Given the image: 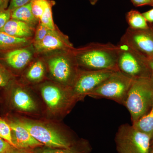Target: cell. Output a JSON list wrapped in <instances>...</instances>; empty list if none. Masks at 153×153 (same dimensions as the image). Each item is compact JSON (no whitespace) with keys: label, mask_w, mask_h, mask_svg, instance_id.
I'll list each match as a JSON object with an SVG mask.
<instances>
[{"label":"cell","mask_w":153,"mask_h":153,"mask_svg":"<svg viewBox=\"0 0 153 153\" xmlns=\"http://www.w3.org/2000/svg\"><path fill=\"white\" fill-rule=\"evenodd\" d=\"M74 56L79 68L82 70H118V48L111 43H91L74 48Z\"/></svg>","instance_id":"6da1fadb"},{"label":"cell","mask_w":153,"mask_h":153,"mask_svg":"<svg viewBox=\"0 0 153 153\" xmlns=\"http://www.w3.org/2000/svg\"><path fill=\"white\" fill-rule=\"evenodd\" d=\"M123 105L128 111L132 123L147 114L153 105L152 77L134 78Z\"/></svg>","instance_id":"7a4b0ae2"},{"label":"cell","mask_w":153,"mask_h":153,"mask_svg":"<svg viewBox=\"0 0 153 153\" xmlns=\"http://www.w3.org/2000/svg\"><path fill=\"white\" fill-rule=\"evenodd\" d=\"M74 50L54 52L42 57L50 76L55 82L70 88L80 69Z\"/></svg>","instance_id":"3957f363"},{"label":"cell","mask_w":153,"mask_h":153,"mask_svg":"<svg viewBox=\"0 0 153 153\" xmlns=\"http://www.w3.org/2000/svg\"><path fill=\"white\" fill-rule=\"evenodd\" d=\"M18 120L36 140L47 147L67 148L76 142L67 134L49 124L25 119Z\"/></svg>","instance_id":"277c9868"},{"label":"cell","mask_w":153,"mask_h":153,"mask_svg":"<svg viewBox=\"0 0 153 153\" xmlns=\"http://www.w3.org/2000/svg\"><path fill=\"white\" fill-rule=\"evenodd\" d=\"M134 78L117 70L87 96L96 99L111 100L123 105Z\"/></svg>","instance_id":"5b68a950"},{"label":"cell","mask_w":153,"mask_h":153,"mask_svg":"<svg viewBox=\"0 0 153 153\" xmlns=\"http://www.w3.org/2000/svg\"><path fill=\"white\" fill-rule=\"evenodd\" d=\"M152 141L149 136L128 124L120 126L115 137L118 153H150Z\"/></svg>","instance_id":"8992f818"},{"label":"cell","mask_w":153,"mask_h":153,"mask_svg":"<svg viewBox=\"0 0 153 153\" xmlns=\"http://www.w3.org/2000/svg\"><path fill=\"white\" fill-rule=\"evenodd\" d=\"M117 46V66L119 71L133 78L152 77L149 61L146 57L121 41Z\"/></svg>","instance_id":"52a82bcc"},{"label":"cell","mask_w":153,"mask_h":153,"mask_svg":"<svg viewBox=\"0 0 153 153\" xmlns=\"http://www.w3.org/2000/svg\"><path fill=\"white\" fill-rule=\"evenodd\" d=\"M40 89L45 104L53 114L66 112L78 101L70 88L57 82H45L41 85Z\"/></svg>","instance_id":"ba28073f"},{"label":"cell","mask_w":153,"mask_h":153,"mask_svg":"<svg viewBox=\"0 0 153 153\" xmlns=\"http://www.w3.org/2000/svg\"><path fill=\"white\" fill-rule=\"evenodd\" d=\"M117 70H118L79 69L76 79L71 88L73 95L78 100L84 98Z\"/></svg>","instance_id":"9c48e42d"},{"label":"cell","mask_w":153,"mask_h":153,"mask_svg":"<svg viewBox=\"0 0 153 153\" xmlns=\"http://www.w3.org/2000/svg\"><path fill=\"white\" fill-rule=\"evenodd\" d=\"M120 41L128 45L148 60H153V25L144 30L128 28Z\"/></svg>","instance_id":"30bf717a"},{"label":"cell","mask_w":153,"mask_h":153,"mask_svg":"<svg viewBox=\"0 0 153 153\" xmlns=\"http://www.w3.org/2000/svg\"><path fill=\"white\" fill-rule=\"evenodd\" d=\"M33 45L36 54L43 56L60 51H70L75 48L68 36L57 27L51 30L41 41L33 43Z\"/></svg>","instance_id":"8fae6325"},{"label":"cell","mask_w":153,"mask_h":153,"mask_svg":"<svg viewBox=\"0 0 153 153\" xmlns=\"http://www.w3.org/2000/svg\"><path fill=\"white\" fill-rule=\"evenodd\" d=\"M35 54H36L32 44L26 47L9 50L4 55V60L11 68L21 71L33 61Z\"/></svg>","instance_id":"7c38bea8"},{"label":"cell","mask_w":153,"mask_h":153,"mask_svg":"<svg viewBox=\"0 0 153 153\" xmlns=\"http://www.w3.org/2000/svg\"><path fill=\"white\" fill-rule=\"evenodd\" d=\"M8 123L12 130V141L14 147L25 150L44 146L31 134L18 120L10 121Z\"/></svg>","instance_id":"4fadbf2b"},{"label":"cell","mask_w":153,"mask_h":153,"mask_svg":"<svg viewBox=\"0 0 153 153\" xmlns=\"http://www.w3.org/2000/svg\"><path fill=\"white\" fill-rule=\"evenodd\" d=\"M11 103L19 111L33 113L38 111L37 103L30 92L21 85L14 86L11 91Z\"/></svg>","instance_id":"5bb4252c"},{"label":"cell","mask_w":153,"mask_h":153,"mask_svg":"<svg viewBox=\"0 0 153 153\" xmlns=\"http://www.w3.org/2000/svg\"><path fill=\"white\" fill-rule=\"evenodd\" d=\"M35 30L36 28L25 22L11 19L0 31L17 38L33 39Z\"/></svg>","instance_id":"9a60e30c"},{"label":"cell","mask_w":153,"mask_h":153,"mask_svg":"<svg viewBox=\"0 0 153 153\" xmlns=\"http://www.w3.org/2000/svg\"><path fill=\"white\" fill-rule=\"evenodd\" d=\"M47 68L44 58H38L31 63L26 71L25 78L32 83L41 82L46 75Z\"/></svg>","instance_id":"2e32d148"},{"label":"cell","mask_w":153,"mask_h":153,"mask_svg":"<svg viewBox=\"0 0 153 153\" xmlns=\"http://www.w3.org/2000/svg\"><path fill=\"white\" fill-rule=\"evenodd\" d=\"M33 38H19L0 31V49L11 50L33 44Z\"/></svg>","instance_id":"e0dca14e"},{"label":"cell","mask_w":153,"mask_h":153,"mask_svg":"<svg viewBox=\"0 0 153 153\" xmlns=\"http://www.w3.org/2000/svg\"><path fill=\"white\" fill-rule=\"evenodd\" d=\"M11 19L25 22L35 28L39 22L33 13L31 2L11 11Z\"/></svg>","instance_id":"ac0fdd59"},{"label":"cell","mask_w":153,"mask_h":153,"mask_svg":"<svg viewBox=\"0 0 153 153\" xmlns=\"http://www.w3.org/2000/svg\"><path fill=\"white\" fill-rule=\"evenodd\" d=\"M91 147L85 140L75 142L72 146L67 148L46 147L39 150L38 153H89Z\"/></svg>","instance_id":"d6986e66"},{"label":"cell","mask_w":153,"mask_h":153,"mask_svg":"<svg viewBox=\"0 0 153 153\" xmlns=\"http://www.w3.org/2000/svg\"><path fill=\"white\" fill-rule=\"evenodd\" d=\"M126 20L129 28L133 30H144L149 27L143 14L136 10H131L126 14Z\"/></svg>","instance_id":"ffe728a7"},{"label":"cell","mask_w":153,"mask_h":153,"mask_svg":"<svg viewBox=\"0 0 153 153\" xmlns=\"http://www.w3.org/2000/svg\"><path fill=\"white\" fill-rule=\"evenodd\" d=\"M135 128L149 136L153 140V105L150 111L139 120L132 123Z\"/></svg>","instance_id":"44dd1931"},{"label":"cell","mask_w":153,"mask_h":153,"mask_svg":"<svg viewBox=\"0 0 153 153\" xmlns=\"http://www.w3.org/2000/svg\"><path fill=\"white\" fill-rule=\"evenodd\" d=\"M55 4V1L49 0V2L39 21V22H41L43 25L52 30H55L57 27L54 24L52 18V8Z\"/></svg>","instance_id":"7402d4cb"},{"label":"cell","mask_w":153,"mask_h":153,"mask_svg":"<svg viewBox=\"0 0 153 153\" xmlns=\"http://www.w3.org/2000/svg\"><path fill=\"white\" fill-rule=\"evenodd\" d=\"M49 0H32V10L34 16L40 21Z\"/></svg>","instance_id":"603a6c76"},{"label":"cell","mask_w":153,"mask_h":153,"mask_svg":"<svg viewBox=\"0 0 153 153\" xmlns=\"http://www.w3.org/2000/svg\"><path fill=\"white\" fill-rule=\"evenodd\" d=\"M13 74L0 63V87H9L13 83Z\"/></svg>","instance_id":"cb8c5ba5"},{"label":"cell","mask_w":153,"mask_h":153,"mask_svg":"<svg viewBox=\"0 0 153 153\" xmlns=\"http://www.w3.org/2000/svg\"><path fill=\"white\" fill-rule=\"evenodd\" d=\"M0 138L14 146L12 141V130L8 123L0 118Z\"/></svg>","instance_id":"d4e9b609"},{"label":"cell","mask_w":153,"mask_h":153,"mask_svg":"<svg viewBox=\"0 0 153 153\" xmlns=\"http://www.w3.org/2000/svg\"><path fill=\"white\" fill-rule=\"evenodd\" d=\"M51 29L39 22L35 30V34L33 38V43L42 40L51 31Z\"/></svg>","instance_id":"484cf974"},{"label":"cell","mask_w":153,"mask_h":153,"mask_svg":"<svg viewBox=\"0 0 153 153\" xmlns=\"http://www.w3.org/2000/svg\"><path fill=\"white\" fill-rule=\"evenodd\" d=\"M11 18V11L8 9L0 10V30Z\"/></svg>","instance_id":"4316f807"},{"label":"cell","mask_w":153,"mask_h":153,"mask_svg":"<svg viewBox=\"0 0 153 153\" xmlns=\"http://www.w3.org/2000/svg\"><path fill=\"white\" fill-rule=\"evenodd\" d=\"M31 1L32 0H10L8 9L12 11L17 8L29 4Z\"/></svg>","instance_id":"83f0119b"},{"label":"cell","mask_w":153,"mask_h":153,"mask_svg":"<svg viewBox=\"0 0 153 153\" xmlns=\"http://www.w3.org/2000/svg\"><path fill=\"white\" fill-rule=\"evenodd\" d=\"M15 148L9 143L0 138V153H8Z\"/></svg>","instance_id":"f1b7e54d"},{"label":"cell","mask_w":153,"mask_h":153,"mask_svg":"<svg viewBox=\"0 0 153 153\" xmlns=\"http://www.w3.org/2000/svg\"><path fill=\"white\" fill-rule=\"evenodd\" d=\"M134 6L136 7L149 5L153 6V0H131Z\"/></svg>","instance_id":"f546056e"},{"label":"cell","mask_w":153,"mask_h":153,"mask_svg":"<svg viewBox=\"0 0 153 153\" xmlns=\"http://www.w3.org/2000/svg\"><path fill=\"white\" fill-rule=\"evenodd\" d=\"M142 14L148 23L152 25L153 23V8Z\"/></svg>","instance_id":"4dcf8cb0"},{"label":"cell","mask_w":153,"mask_h":153,"mask_svg":"<svg viewBox=\"0 0 153 153\" xmlns=\"http://www.w3.org/2000/svg\"><path fill=\"white\" fill-rule=\"evenodd\" d=\"M10 0H0V10L8 8V6Z\"/></svg>","instance_id":"1f68e13d"},{"label":"cell","mask_w":153,"mask_h":153,"mask_svg":"<svg viewBox=\"0 0 153 153\" xmlns=\"http://www.w3.org/2000/svg\"><path fill=\"white\" fill-rule=\"evenodd\" d=\"M8 153H27L25 150L24 149H17V148H15L13 149L12 151H10V152Z\"/></svg>","instance_id":"d6a6232c"},{"label":"cell","mask_w":153,"mask_h":153,"mask_svg":"<svg viewBox=\"0 0 153 153\" xmlns=\"http://www.w3.org/2000/svg\"><path fill=\"white\" fill-rule=\"evenodd\" d=\"M149 66L150 68L151 73H152V78L153 79V60H148Z\"/></svg>","instance_id":"836d02e7"},{"label":"cell","mask_w":153,"mask_h":153,"mask_svg":"<svg viewBox=\"0 0 153 153\" xmlns=\"http://www.w3.org/2000/svg\"><path fill=\"white\" fill-rule=\"evenodd\" d=\"M90 2V4L92 5H94L97 3L98 2L99 0H88Z\"/></svg>","instance_id":"e575fe53"},{"label":"cell","mask_w":153,"mask_h":153,"mask_svg":"<svg viewBox=\"0 0 153 153\" xmlns=\"http://www.w3.org/2000/svg\"><path fill=\"white\" fill-rule=\"evenodd\" d=\"M150 153H153V144L151 145Z\"/></svg>","instance_id":"d590c367"},{"label":"cell","mask_w":153,"mask_h":153,"mask_svg":"<svg viewBox=\"0 0 153 153\" xmlns=\"http://www.w3.org/2000/svg\"><path fill=\"white\" fill-rule=\"evenodd\" d=\"M153 144V140H152V143H151V145Z\"/></svg>","instance_id":"8d00e7d4"}]
</instances>
